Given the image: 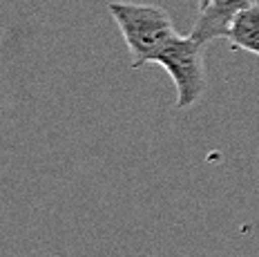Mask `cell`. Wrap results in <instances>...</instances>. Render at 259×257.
Here are the masks:
<instances>
[{
	"instance_id": "5b68a950",
	"label": "cell",
	"mask_w": 259,
	"mask_h": 257,
	"mask_svg": "<svg viewBox=\"0 0 259 257\" xmlns=\"http://www.w3.org/2000/svg\"><path fill=\"white\" fill-rule=\"evenodd\" d=\"M208 3V0H199V7H203V5H206Z\"/></svg>"
},
{
	"instance_id": "3957f363",
	"label": "cell",
	"mask_w": 259,
	"mask_h": 257,
	"mask_svg": "<svg viewBox=\"0 0 259 257\" xmlns=\"http://www.w3.org/2000/svg\"><path fill=\"white\" fill-rule=\"evenodd\" d=\"M255 3L257 0H208L203 7H199V16L190 29V36L201 45L228 38V31L237 16Z\"/></svg>"
},
{
	"instance_id": "6da1fadb",
	"label": "cell",
	"mask_w": 259,
	"mask_h": 257,
	"mask_svg": "<svg viewBox=\"0 0 259 257\" xmlns=\"http://www.w3.org/2000/svg\"><path fill=\"white\" fill-rule=\"evenodd\" d=\"M107 9L132 54V69L150 65L156 52L177 34L170 14L159 5L116 0Z\"/></svg>"
},
{
	"instance_id": "7a4b0ae2",
	"label": "cell",
	"mask_w": 259,
	"mask_h": 257,
	"mask_svg": "<svg viewBox=\"0 0 259 257\" xmlns=\"http://www.w3.org/2000/svg\"><path fill=\"white\" fill-rule=\"evenodd\" d=\"M154 65H161L177 88V108L190 110L203 99L208 90L206 65H203V45L190 34H175L156 52Z\"/></svg>"
},
{
	"instance_id": "277c9868",
	"label": "cell",
	"mask_w": 259,
	"mask_h": 257,
	"mask_svg": "<svg viewBox=\"0 0 259 257\" xmlns=\"http://www.w3.org/2000/svg\"><path fill=\"white\" fill-rule=\"evenodd\" d=\"M226 40L230 42L233 50L259 56V3H255L252 7H248L246 12L237 16Z\"/></svg>"
}]
</instances>
